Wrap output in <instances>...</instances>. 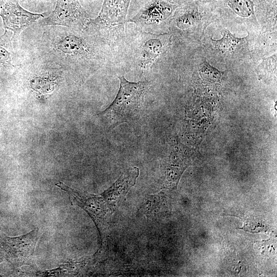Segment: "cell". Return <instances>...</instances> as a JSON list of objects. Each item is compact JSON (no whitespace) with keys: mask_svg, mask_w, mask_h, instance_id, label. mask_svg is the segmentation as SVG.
Wrapping results in <instances>:
<instances>
[{"mask_svg":"<svg viewBox=\"0 0 277 277\" xmlns=\"http://www.w3.org/2000/svg\"><path fill=\"white\" fill-rule=\"evenodd\" d=\"M39 41L41 58L48 65L70 68L88 65L96 59L92 46L76 30L61 26H48Z\"/></svg>","mask_w":277,"mask_h":277,"instance_id":"6da1fadb","label":"cell"},{"mask_svg":"<svg viewBox=\"0 0 277 277\" xmlns=\"http://www.w3.org/2000/svg\"><path fill=\"white\" fill-rule=\"evenodd\" d=\"M120 87L112 103L100 113L109 128L130 122L140 115L143 106L147 82H130L123 76H118Z\"/></svg>","mask_w":277,"mask_h":277,"instance_id":"7a4b0ae2","label":"cell"},{"mask_svg":"<svg viewBox=\"0 0 277 277\" xmlns=\"http://www.w3.org/2000/svg\"><path fill=\"white\" fill-rule=\"evenodd\" d=\"M55 185L69 194L72 205L80 207L89 214L97 227L101 238V246L103 247L106 238V217L111 211L103 196L79 192L62 182Z\"/></svg>","mask_w":277,"mask_h":277,"instance_id":"3957f363","label":"cell"},{"mask_svg":"<svg viewBox=\"0 0 277 277\" xmlns=\"http://www.w3.org/2000/svg\"><path fill=\"white\" fill-rule=\"evenodd\" d=\"M90 19L78 0H57L54 10L39 24L43 27L58 25L83 30Z\"/></svg>","mask_w":277,"mask_h":277,"instance_id":"277c9868","label":"cell"},{"mask_svg":"<svg viewBox=\"0 0 277 277\" xmlns=\"http://www.w3.org/2000/svg\"><path fill=\"white\" fill-rule=\"evenodd\" d=\"M0 16L5 30L13 32L14 39L22 31L44 15L26 10L17 0H1Z\"/></svg>","mask_w":277,"mask_h":277,"instance_id":"5b68a950","label":"cell"},{"mask_svg":"<svg viewBox=\"0 0 277 277\" xmlns=\"http://www.w3.org/2000/svg\"><path fill=\"white\" fill-rule=\"evenodd\" d=\"M131 0H104L98 16L90 19L88 26L97 28L102 26L118 25L126 22Z\"/></svg>","mask_w":277,"mask_h":277,"instance_id":"8992f818","label":"cell"},{"mask_svg":"<svg viewBox=\"0 0 277 277\" xmlns=\"http://www.w3.org/2000/svg\"><path fill=\"white\" fill-rule=\"evenodd\" d=\"M139 175V169L136 167L130 168L123 172L118 179L101 195L111 210L126 199V195L135 184Z\"/></svg>","mask_w":277,"mask_h":277,"instance_id":"52a82bcc","label":"cell"},{"mask_svg":"<svg viewBox=\"0 0 277 277\" xmlns=\"http://www.w3.org/2000/svg\"><path fill=\"white\" fill-rule=\"evenodd\" d=\"M177 7L164 0H152L128 22L142 26L159 23L168 18Z\"/></svg>","mask_w":277,"mask_h":277,"instance_id":"ba28073f","label":"cell"},{"mask_svg":"<svg viewBox=\"0 0 277 277\" xmlns=\"http://www.w3.org/2000/svg\"><path fill=\"white\" fill-rule=\"evenodd\" d=\"M163 50L164 45L160 39L152 38L146 41L143 45L140 66L143 69L150 66Z\"/></svg>","mask_w":277,"mask_h":277,"instance_id":"9c48e42d","label":"cell"},{"mask_svg":"<svg viewBox=\"0 0 277 277\" xmlns=\"http://www.w3.org/2000/svg\"><path fill=\"white\" fill-rule=\"evenodd\" d=\"M222 37L219 39L211 38L214 47L224 53H233L238 50L246 41L247 37L239 38L227 29L222 31Z\"/></svg>","mask_w":277,"mask_h":277,"instance_id":"30bf717a","label":"cell"},{"mask_svg":"<svg viewBox=\"0 0 277 277\" xmlns=\"http://www.w3.org/2000/svg\"><path fill=\"white\" fill-rule=\"evenodd\" d=\"M224 3L234 14L243 18L254 15V3L252 0H224Z\"/></svg>","mask_w":277,"mask_h":277,"instance_id":"8fae6325","label":"cell"},{"mask_svg":"<svg viewBox=\"0 0 277 277\" xmlns=\"http://www.w3.org/2000/svg\"><path fill=\"white\" fill-rule=\"evenodd\" d=\"M12 32L5 30L0 37V66L10 67L12 66V41L13 39Z\"/></svg>","mask_w":277,"mask_h":277,"instance_id":"7c38bea8","label":"cell"},{"mask_svg":"<svg viewBox=\"0 0 277 277\" xmlns=\"http://www.w3.org/2000/svg\"><path fill=\"white\" fill-rule=\"evenodd\" d=\"M201 71L204 75L206 74L213 80L218 79L220 76V72L206 62L203 64Z\"/></svg>","mask_w":277,"mask_h":277,"instance_id":"4fadbf2b","label":"cell"},{"mask_svg":"<svg viewBox=\"0 0 277 277\" xmlns=\"http://www.w3.org/2000/svg\"><path fill=\"white\" fill-rule=\"evenodd\" d=\"M164 1L179 6V5H182L185 4L192 2H195L198 0H164Z\"/></svg>","mask_w":277,"mask_h":277,"instance_id":"5bb4252c","label":"cell"},{"mask_svg":"<svg viewBox=\"0 0 277 277\" xmlns=\"http://www.w3.org/2000/svg\"><path fill=\"white\" fill-rule=\"evenodd\" d=\"M23 1H25L26 2H27L28 3L36 4H38L39 3H43L44 2H47V1H48L49 0H23Z\"/></svg>","mask_w":277,"mask_h":277,"instance_id":"9a60e30c","label":"cell"},{"mask_svg":"<svg viewBox=\"0 0 277 277\" xmlns=\"http://www.w3.org/2000/svg\"><path fill=\"white\" fill-rule=\"evenodd\" d=\"M262 2H264V3H265L266 2V1L265 0H261Z\"/></svg>","mask_w":277,"mask_h":277,"instance_id":"2e32d148","label":"cell"}]
</instances>
